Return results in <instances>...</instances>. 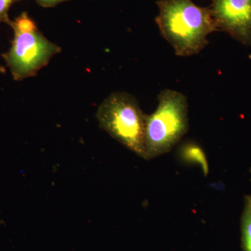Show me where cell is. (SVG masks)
I'll list each match as a JSON object with an SVG mask.
<instances>
[{"mask_svg":"<svg viewBox=\"0 0 251 251\" xmlns=\"http://www.w3.org/2000/svg\"><path fill=\"white\" fill-rule=\"evenodd\" d=\"M14 32L11 49L2 54V57L15 80L35 76L54 55L62 50L38 29L29 32Z\"/></svg>","mask_w":251,"mask_h":251,"instance_id":"277c9868","label":"cell"},{"mask_svg":"<svg viewBox=\"0 0 251 251\" xmlns=\"http://www.w3.org/2000/svg\"><path fill=\"white\" fill-rule=\"evenodd\" d=\"M179 155L184 161L195 163L201 167L205 176L209 173V165L205 153L198 144L193 142L184 143L180 149Z\"/></svg>","mask_w":251,"mask_h":251,"instance_id":"8992f818","label":"cell"},{"mask_svg":"<svg viewBox=\"0 0 251 251\" xmlns=\"http://www.w3.org/2000/svg\"><path fill=\"white\" fill-rule=\"evenodd\" d=\"M218 30L251 47V0H211Z\"/></svg>","mask_w":251,"mask_h":251,"instance_id":"5b68a950","label":"cell"},{"mask_svg":"<svg viewBox=\"0 0 251 251\" xmlns=\"http://www.w3.org/2000/svg\"><path fill=\"white\" fill-rule=\"evenodd\" d=\"M96 116L100 128L130 151L146 159V115L133 96L114 92L99 105Z\"/></svg>","mask_w":251,"mask_h":251,"instance_id":"3957f363","label":"cell"},{"mask_svg":"<svg viewBox=\"0 0 251 251\" xmlns=\"http://www.w3.org/2000/svg\"><path fill=\"white\" fill-rule=\"evenodd\" d=\"M9 25L13 30L21 32H29L37 29L35 23L29 17L27 13L23 12L14 21H10Z\"/></svg>","mask_w":251,"mask_h":251,"instance_id":"ba28073f","label":"cell"},{"mask_svg":"<svg viewBox=\"0 0 251 251\" xmlns=\"http://www.w3.org/2000/svg\"><path fill=\"white\" fill-rule=\"evenodd\" d=\"M242 234L244 251H251V197L248 198L243 216Z\"/></svg>","mask_w":251,"mask_h":251,"instance_id":"52a82bcc","label":"cell"},{"mask_svg":"<svg viewBox=\"0 0 251 251\" xmlns=\"http://www.w3.org/2000/svg\"><path fill=\"white\" fill-rule=\"evenodd\" d=\"M67 1H69V0H36V2L43 7L47 8L52 7V6Z\"/></svg>","mask_w":251,"mask_h":251,"instance_id":"30bf717a","label":"cell"},{"mask_svg":"<svg viewBox=\"0 0 251 251\" xmlns=\"http://www.w3.org/2000/svg\"><path fill=\"white\" fill-rule=\"evenodd\" d=\"M156 4V24L177 56L199 53L209 44L208 35L219 31L210 7H201L192 0H158Z\"/></svg>","mask_w":251,"mask_h":251,"instance_id":"6da1fadb","label":"cell"},{"mask_svg":"<svg viewBox=\"0 0 251 251\" xmlns=\"http://www.w3.org/2000/svg\"><path fill=\"white\" fill-rule=\"evenodd\" d=\"M0 73H1V74L6 73V69L3 66L0 65Z\"/></svg>","mask_w":251,"mask_h":251,"instance_id":"8fae6325","label":"cell"},{"mask_svg":"<svg viewBox=\"0 0 251 251\" xmlns=\"http://www.w3.org/2000/svg\"><path fill=\"white\" fill-rule=\"evenodd\" d=\"M156 110L146 115V159L169 152L179 143L188 130L186 96L166 89L158 96Z\"/></svg>","mask_w":251,"mask_h":251,"instance_id":"7a4b0ae2","label":"cell"},{"mask_svg":"<svg viewBox=\"0 0 251 251\" xmlns=\"http://www.w3.org/2000/svg\"><path fill=\"white\" fill-rule=\"evenodd\" d=\"M21 0H0V23L9 24V11L13 4Z\"/></svg>","mask_w":251,"mask_h":251,"instance_id":"9c48e42d","label":"cell"}]
</instances>
